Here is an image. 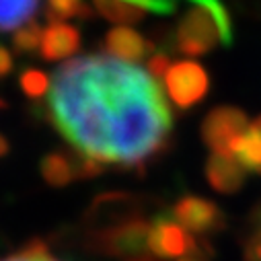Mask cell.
I'll return each instance as SVG.
<instances>
[{
  "instance_id": "e0dca14e",
  "label": "cell",
  "mask_w": 261,
  "mask_h": 261,
  "mask_svg": "<svg viewBox=\"0 0 261 261\" xmlns=\"http://www.w3.org/2000/svg\"><path fill=\"white\" fill-rule=\"evenodd\" d=\"M41 37H43V29L35 21H31V23H27L15 31L13 45L19 54H33V51H39Z\"/></svg>"
},
{
  "instance_id": "9a60e30c",
  "label": "cell",
  "mask_w": 261,
  "mask_h": 261,
  "mask_svg": "<svg viewBox=\"0 0 261 261\" xmlns=\"http://www.w3.org/2000/svg\"><path fill=\"white\" fill-rule=\"evenodd\" d=\"M93 9L115 25H132L144 19L146 11L123 0H93Z\"/></svg>"
},
{
  "instance_id": "7c38bea8",
  "label": "cell",
  "mask_w": 261,
  "mask_h": 261,
  "mask_svg": "<svg viewBox=\"0 0 261 261\" xmlns=\"http://www.w3.org/2000/svg\"><path fill=\"white\" fill-rule=\"evenodd\" d=\"M208 183L218 193H237L247 179V169L226 152H212L206 163Z\"/></svg>"
},
{
  "instance_id": "d6986e66",
  "label": "cell",
  "mask_w": 261,
  "mask_h": 261,
  "mask_svg": "<svg viewBox=\"0 0 261 261\" xmlns=\"http://www.w3.org/2000/svg\"><path fill=\"white\" fill-rule=\"evenodd\" d=\"M3 261H60V259H56V257L49 253V249L45 247V243H41V241H31V243L25 245L19 253H15V255H11V257H7V259H3Z\"/></svg>"
},
{
  "instance_id": "44dd1931",
  "label": "cell",
  "mask_w": 261,
  "mask_h": 261,
  "mask_svg": "<svg viewBox=\"0 0 261 261\" xmlns=\"http://www.w3.org/2000/svg\"><path fill=\"white\" fill-rule=\"evenodd\" d=\"M13 68H15V62H13L11 51L5 45H0V79L9 76L13 72Z\"/></svg>"
},
{
  "instance_id": "9c48e42d",
  "label": "cell",
  "mask_w": 261,
  "mask_h": 261,
  "mask_svg": "<svg viewBox=\"0 0 261 261\" xmlns=\"http://www.w3.org/2000/svg\"><path fill=\"white\" fill-rule=\"evenodd\" d=\"M171 216L191 234H212V232L222 230L226 224L222 210L214 202L206 198H198V195H185V198H181L173 206Z\"/></svg>"
},
{
  "instance_id": "ac0fdd59",
  "label": "cell",
  "mask_w": 261,
  "mask_h": 261,
  "mask_svg": "<svg viewBox=\"0 0 261 261\" xmlns=\"http://www.w3.org/2000/svg\"><path fill=\"white\" fill-rule=\"evenodd\" d=\"M23 93L31 99H41L49 93V87H51V81L47 79L45 72L41 70H35V68H29L21 74V81H19Z\"/></svg>"
},
{
  "instance_id": "8fae6325",
  "label": "cell",
  "mask_w": 261,
  "mask_h": 261,
  "mask_svg": "<svg viewBox=\"0 0 261 261\" xmlns=\"http://www.w3.org/2000/svg\"><path fill=\"white\" fill-rule=\"evenodd\" d=\"M81 49V33L68 23H49L43 29L39 54L45 62H64L70 60Z\"/></svg>"
},
{
  "instance_id": "8992f818",
  "label": "cell",
  "mask_w": 261,
  "mask_h": 261,
  "mask_svg": "<svg viewBox=\"0 0 261 261\" xmlns=\"http://www.w3.org/2000/svg\"><path fill=\"white\" fill-rule=\"evenodd\" d=\"M138 216H144L140 198L129 195V193H119V191L105 193V195L95 198V202L91 204L87 212V220H85V230L87 234L101 232V230H107L115 224L127 222Z\"/></svg>"
},
{
  "instance_id": "30bf717a",
  "label": "cell",
  "mask_w": 261,
  "mask_h": 261,
  "mask_svg": "<svg viewBox=\"0 0 261 261\" xmlns=\"http://www.w3.org/2000/svg\"><path fill=\"white\" fill-rule=\"evenodd\" d=\"M103 49L111 58H117L129 64H138L154 49V43L134 29H129L125 25H117L105 35Z\"/></svg>"
},
{
  "instance_id": "ffe728a7",
  "label": "cell",
  "mask_w": 261,
  "mask_h": 261,
  "mask_svg": "<svg viewBox=\"0 0 261 261\" xmlns=\"http://www.w3.org/2000/svg\"><path fill=\"white\" fill-rule=\"evenodd\" d=\"M171 64H173V62L169 60V56H165V54H154V56H150V62H148V72H150L156 81H163Z\"/></svg>"
},
{
  "instance_id": "5b68a950",
  "label": "cell",
  "mask_w": 261,
  "mask_h": 261,
  "mask_svg": "<svg viewBox=\"0 0 261 261\" xmlns=\"http://www.w3.org/2000/svg\"><path fill=\"white\" fill-rule=\"evenodd\" d=\"M148 253L156 259H181L187 255L204 253L193 234L183 228L173 216L159 214L150 220Z\"/></svg>"
},
{
  "instance_id": "52a82bcc",
  "label": "cell",
  "mask_w": 261,
  "mask_h": 261,
  "mask_svg": "<svg viewBox=\"0 0 261 261\" xmlns=\"http://www.w3.org/2000/svg\"><path fill=\"white\" fill-rule=\"evenodd\" d=\"M249 127L247 115L243 109L222 105L212 109L202 123V138L212 152L230 154L232 142Z\"/></svg>"
},
{
  "instance_id": "cb8c5ba5",
  "label": "cell",
  "mask_w": 261,
  "mask_h": 261,
  "mask_svg": "<svg viewBox=\"0 0 261 261\" xmlns=\"http://www.w3.org/2000/svg\"><path fill=\"white\" fill-rule=\"evenodd\" d=\"M177 261H204V253H198V255H187V257H181Z\"/></svg>"
},
{
  "instance_id": "484cf974",
  "label": "cell",
  "mask_w": 261,
  "mask_h": 261,
  "mask_svg": "<svg viewBox=\"0 0 261 261\" xmlns=\"http://www.w3.org/2000/svg\"><path fill=\"white\" fill-rule=\"evenodd\" d=\"M7 107V101H3V99H0V109H5Z\"/></svg>"
},
{
  "instance_id": "5bb4252c",
  "label": "cell",
  "mask_w": 261,
  "mask_h": 261,
  "mask_svg": "<svg viewBox=\"0 0 261 261\" xmlns=\"http://www.w3.org/2000/svg\"><path fill=\"white\" fill-rule=\"evenodd\" d=\"M41 0H0V33L31 23Z\"/></svg>"
},
{
  "instance_id": "4fadbf2b",
  "label": "cell",
  "mask_w": 261,
  "mask_h": 261,
  "mask_svg": "<svg viewBox=\"0 0 261 261\" xmlns=\"http://www.w3.org/2000/svg\"><path fill=\"white\" fill-rule=\"evenodd\" d=\"M230 154L247 169L261 175V117H257L232 142Z\"/></svg>"
},
{
  "instance_id": "7a4b0ae2",
  "label": "cell",
  "mask_w": 261,
  "mask_h": 261,
  "mask_svg": "<svg viewBox=\"0 0 261 261\" xmlns=\"http://www.w3.org/2000/svg\"><path fill=\"white\" fill-rule=\"evenodd\" d=\"M171 43L177 51L191 58L210 54L218 45H230L232 25L224 5H191L179 19Z\"/></svg>"
},
{
  "instance_id": "7402d4cb",
  "label": "cell",
  "mask_w": 261,
  "mask_h": 261,
  "mask_svg": "<svg viewBox=\"0 0 261 261\" xmlns=\"http://www.w3.org/2000/svg\"><path fill=\"white\" fill-rule=\"evenodd\" d=\"M9 152H11V144H9L7 136H3V134H0V159H5Z\"/></svg>"
},
{
  "instance_id": "277c9868",
  "label": "cell",
  "mask_w": 261,
  "mask_h": 261,
  "mask_svg": "<svg viewBox=\"0 0 261 261\" xmlns=\"http://www.w3.org/2000/svg\"><path fill=\"white\" fill-rule=\"evenodd\" d=\"M167 97L179 109H189L200 103L210 89V79L202 64L193 60L173 62L163 79Z\"/></svg>"
},
{
  "instance_id": "d4e9b609",
  "label": "cell",
  "mask_w": 261,
  "mask_h": 261,
  "mask_svg": "<svg viewBox=\"0 0 261 261\" xmlns=\"http://www.w3.org/2000/svg\"><path fill=\"white\" fill-rule=\"evenodd\" d=\"M191 5H216L220 3V0H189Z\"/></svg>"
},
{
  "instance_id": "3957f363",
  "label": "cell",
  "mask_w": 261,
  "mask_h": 261,
  "mask_svg": "<svg viewBox=\"0 0 261 261\" xmlns=\"http://www.w3.org/2000/svg\"><path fill=\"white\" fill-rule=\"evenodd\" d=\"M148 230H150V220H146L144 216H138L127 222L115 224L107 230L87 234L85 243H87V249H91L93 253L119 257V259H132L148 253Z\"/></svg>"
},
{
  "instance_id": "2e32d148",
  "label": "cell",
  "mask_w": 261,
  "mask_h": 261,
  "mask_svg": "<svg viewBox=\"0 0 261 261\" xmlns=\"http://www.w3.org/2000/svg\"><path fill=\"white\" fill-rule=\"evenodd\" d=\"M93 15V7L85 0H47V19L51 23H64L66 19H87Z\"/></svg>"
},
{
  "instance_id": "6da1fadb",
  "label": "cell",
  "mask_w": 261,
  "mask_h": 261,
  "mask_svg": "<svg viewBox=\"0 0 261 261\" xmlns=\"http://www.w3.org/2000/svg\"><path fill=\"white\" fill-rule=\"evenodd\" d=\"M45 113L79 154L103 167L140 169L171 140L173 117L161 83L107 54L64 62L51 76Z\"/></svg>"
},
{
  "instance_id": "ba28073f",
  "label": "cell",
  "mask_w": 261,
  "mask_h": 261,
  "mask_svg": "<svg viewBox=\"0 0 261 261\" xmlns=\"http://www.w3.org/2000/svg\"><path fill=\"white\" fill-rule=\"evenodd\" d=\"M105 171L97 161H91L83 154L68 152H49L39 163V173L43 181L51 187H66L76 179H91Z\"/></svg>"
},
{
  "instance_id": "603a6c76",
  "label": "cell",
  "mask_w": 261,
  "mask_h": 261,
  "mask_svg": "<svg viewBox=\"0 0 261 261\" xmlns=\"http://www.w3.org/2000/svg\"><path fill=\"white\" fill-rule=\"evenodd\" d=\"M125 261H161V259H156L154 255L146 253V255H140V257H132V259H125Z\"/></svg>"
}]
</instances>
